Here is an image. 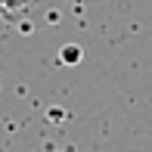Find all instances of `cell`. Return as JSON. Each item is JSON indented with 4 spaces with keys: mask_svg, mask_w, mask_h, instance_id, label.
Wrapping results in <instances>:
<instances>
[{
    "mask_svg": "<svg viewBox=\"0 0 152 152\" xmlns=\"http://www.w3.org/2000/svg\"><path fill=\"white\" fill-rule=\"evenodd\" d=\"M62 62H81V56H84V53H81V47H75V44H68V47H62Z\"/></svg>",
    "mask_w": 152,
    "mask_h": 152,
    "instance_id": "1",
    "label": "cell"
}]
</instances>
